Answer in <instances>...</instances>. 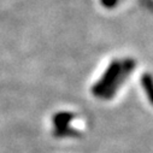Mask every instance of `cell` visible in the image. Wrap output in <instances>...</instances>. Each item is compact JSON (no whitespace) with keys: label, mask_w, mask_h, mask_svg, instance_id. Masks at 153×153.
<instances>
[{"label":"cell","mask_w":153,"mask_h":153,"mask_svg":"<svg viewBox=\"0 0 153 153\" xmlns=\"http://www.w3.org/2000/svg\"><path fill=\"white\" fill-rule=\"evenodd\" d=\"M100 3L102 6L107 7V9H112L113 6H116L118 0H100Z\"/></svg>","instance_id":"7a4b0ae2"},{"label":"cell","mask_w":153,"mask_h":153,"mask_svg":"<svg viewBox=\"0 0 153 153\" xmlns=\"http://www.w3.org/2000/svg\"><path fill=\"white\" fill-rule=\"evenodd\" d=\"M133 68H134L133 60H127L123 64H120L118 62H113L107 69L104 77L94 87V93L97 95L104 97L105 93L116 91V88L120 86L118 83L123 79V75H127Z\"/></svg>","instance_id":"6da1fadb"},{"label":"cell","mask_w":153,"mask_h":153,"mask_svg":"<svg viewBox=\"0 0 153 153\" xmlns=\"http://www.w3.org/2000/svg\"><path fill=\"white\" fill-rule=\"evenodd\" d=\"M142 82H143V85H146V91H147L148 97H151V88H149V85H151V77H149L148 75L145 76V77L142 79Z\"/></svg>","instance_id":"3957f363"}]
</instances>
